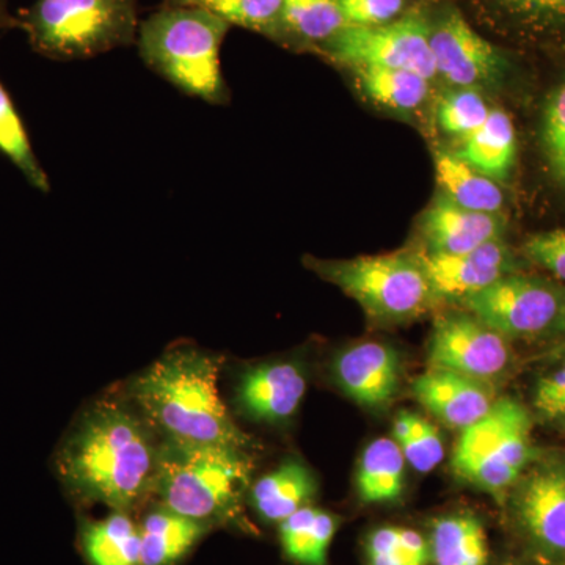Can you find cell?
Instances as JSON below:
<instances>
[{
  "label": "cell",
  "mask_w": 565,
  "mask_h": 565,
  "mask_svg": "<svg viewBox=\"0 0 565 565\" xmlns=\"http://www.w3.org/2000/svg\"><path fill=\"white\" fill-rule=\"evenodd\" d=\"M542 145L550 169L565 185V84L552 93L542 117Z\"/></svg>",
  "instance_id": "34"
},
{
  "label": "cell",
  "mask_w": 565,
  "mask_h": 565,
  "mask_svg": "<svg viewBox=\"0 0 565 565\" xmlns=\"http://www.w3.org/2000/svg\"><path fill=\"white\" fill-rule=\"evenodd\" d=\"M516 13L535 18H565V0H500Z\"/></svg>",
  "instance_id": "37"
},
{
  "label": "cell",
  "mask_w": 565,
  "mask_h": 565,
  "mask_svg": "<svg viewBox=\"0 0 565 565\" xmlns=\"http://www.w3.org/2000/svg\"><path fill=\"white\" fill-rule=\"evenodd\" d=\"M166 3L196 7L211 11L230 25H239L270 39H281L282 0H166Z\"/></svg>",
  "instance_id": "29"
},
{
  "label": "cell",
  "mask_w": 565,
  "mask_h": 565,
  "mask_svg": "<svg viewBox=\"0 0 565 565\" xmlns=\"http://www.w3.org/2000/svg\"><path fill=\"white\" fill-rule=\"evenodd\" d=\"M455 152L486 177L497 182L508 180L516 156L514 122L503 109H492L484 125Z\"/></svg>",
  "instance_id": "22"
},
{
  "label": "cell",
  "mask_w": 565,
  "mask_h": 565,
  "mask_svg": "<svg viewBox=\"0 0 565 565\" xmlns=\"http://www.w3.org/2000/svg\"><path fill=\"white\" fill-rule=\"evenodd\" d=\"M332 371L341 392L370 408L392 404L403 379L399 353L377 341L349 345L333 360Z\"/></svg>",
  "instance_id": "15"
},
{
  "label": "cell",
  "mask_w": 565,
  "mask_h": 565,
  "mask_svg": "<svg viewBox=\"0 0 565 565\" xmlns=\"http://www.w3.org/2000/svg\"><path fill=\"white\" fill-rule=\"evenodd\" d=\"M555 356H565V340H561L557 344Z\"/></svg>",
  "instance_id": "40"
},
{
  "label": "cell",
  "mask_w": 565,
  "mask_h": 565,
  "mask_svg": "<svg viewBox=\"0 0 565 565\" xmlns=\"http://www.w3.org/2000/svg\"><path fill=\"white\" fill-rule=\"evenodd\" d=\"M18 28V18L11 14L9 0H0V33Z\"/></svg>",
  "instance_id": "38"
},
{
  "label": "cell",
  "mask_w": 565,
  "mask_h": 565,
  "mask_svg": "<svg viewBox=\"0 0 565 565\" xmlns=\"http://www.w3.org/2000/svg\"><path fill=\"white\" fill-rule=\"evenodd\" d=\"M462 303L468 313L511 341L557 337L565 319V288L519 273L504 275Z\"/></svg>",
  "instance_id": "9"
},
{
  "label": "cell",
  "mask_w": 565,
  "mask_h": 565,
  "mask_svg": "<svg viewBox=\"0 0 565 565\" xmlns=\"http://www.w3.org/2000/svg\"><path fill=\"white\" fill-rule=\"evenodd\" d=\"M316 493L318 484L310 468L300 460L288 459L253 482L248 500L264 522L280 525L282 520L311 505Z\"/></svg>",
  "instance_id": "19"
},
{
  "label": "cell",
  "mask_w": 565,
  "mask_h": 565,
  "mask_svg": "<svg viewBox=\"0 0 565 565\" xmlns=\"http://www.w3.org/2000/svg\"><path fill=\"white\" fill-rule=\"evenodd\" d=\"M222 356L193 345L162 353L128 386V399L159 438L252 448L218 393Z\"/></svg>",
  "instance_id": "2"
},
{
  "label": "cell",
  "mask_w": 565,
  "mask_h": 565,
  "mask_svg": "<svg viewBox=\"0 0 565 565\" xmlns=\"http://www.w3.org/2000/svg\"><path fill=\"white\" fill-rule=\"evenodd\" d=\"M0 154L6 156L20 170L33 189L43 193L51 192L50 177L33 151L24 121L2 81H0Z\"/></svg>",
  "instance_id": "28"
},
{
  "label": "cell",
  "mask_w": 565,
  "mask_h": 565,
  "mask_svg": "<svg viewBox=\"0 0 565 565\" xmlns=\"http://www.w3.org/2000/svg\"><path fill=\"white\" fill-rule=\"evenodd\" d=\"M534 418L514 397H498L482 418L460 430L451 467L467 484L505 501L537 456Z\"/></svg>",
  "instance_id": "7"
},
{
  "label": "cell",
  "mask_w": 565,
  "mask_h": 565,
  "mask_svg": "<svg viewBox=\"0 0 565 565\" xmlns=\"http://www.w3.org/2000/svg\"><path fill=\"white\" fill-rule=\"evenodd\" d=\"M557 338H559V340H565V319L563 327H561L559 333H557Z\"/></svg>",
  "instance_id": "41"
},
{
  "label": "cell",
  "mask_w": 565,
  "mask_h": 565,
  "mask_svg": "<svg viewBox=\"0 0 565 565\" xmlns=\"http://www.w3.org/2000/svg\"><path fill=\"white\" fill-rule=\"evenodd\" d=\"M367 99L394 111L419 109L430 96V81L408 70L362 66L353 68Z\"/></svg>",
  "instance_id": "27"
},
{
  "label": "cell",
  "mask_w": 565,
  "mask_h": 565,
  "mask_svg": "<svg viewBox=\"0 0 565 565\" xmlns=\"http://www.w3.org/2000/svg\"><path fill=\"white\" fill-rule=\"evenodd\" d=\"M405 462L393 438H377L366 446L356 468L355 487L363 504H388L405 489Z\"/></svg>",
  "instance_id": "24"
},
{
  "label": "cell",
  "mask_w": 565,
  "mask_h": 565,
  "mask_svg": "<svg viewBox=\"0 0 565 565\" xmlns=\"http://www.w3.org/2000/svg\"><path fill=\"white\" fill-rule=\"evenodd\" d=\"M159 441L131 401L106 397L77 416L52 465L76 503L134 514L150 498Z\"/></svg>",
  "instance_id": "1"
},
{
  "label": "cell",
  "mask_w": 565,
  "mask_h": 565,
  "mask_svg": "<svg viewBox=\"0 0 565 565\" xmlns=\"http://www.w3.org/2000/svg\"><path fill=\"white\" fill-rule=\"evenodd\" d=\"M523 253L535 266L565 282V228L533 234L523 244Z\"/></svg>",
  "instance_id": "35"
},
{
  "label": "cell",
  "mask_w": 565,
  "mask_h": 565,
  "mask_svg": "<svg viewBox=\"0 0 565 565\" xmlns=\"http://www.w3.org/2000/svg\"><path fill=\"white\" fill-rule=\"evenodd\" d=\"M252 473L248 448L161 438L150 498L214 530L255 533L244 511Z\"/></svg>",
  "instance_id": "3"
},
{
  "label": "cell",
  "mask_w": 565,
  "mask_h": 565,
  "mask_svg": "<svg viewBox=\"0 0 565 565\" xmlns=\"http://www.w3.org/2000/svg\"><path fill=\"white\" fill-rule=\"evenodd\" d=\"M429 41L437 76L457 88L479 90L503 76L501 51L479 35L456 7H448L429 22Z\"/></svg>",
  "instance_id": "12"
},
{
  "label": "cell",
  "mask_w": 565,
  "mask_h": 565,
  "mask_svg": "<svg viewBox=\"0 0 565 565\" xmlns=\"http://www.w3.org/2000/svg\"><path fill=\"white\" fill-rule=\"evenodd\" d=\"M307 393V373L300 363L277 360L255 364L241 374L234 404L252 422L282 424L299 411Z\"/></svg>",
  "instance_id": "13"
},
{
  "label": "cell",
  "mask_w": 565,
  "mask_h": 565,
  "mask_svg": "<svg viewBox=\"0 0 565 565\" xmlns=\"http://www.w3.org/2000/svg\"><path fill=\"white\" fill-rule=\"evenodd\" d=\"M503 565H539L533 563V561L526 559V557L519 556L514 557V559L505 561Z\"/></svg>",
  "instance_id": "39"
},
{
  "label": "cell",
  "mask_w": 565,
  "mask_h": 565,
  "mask_svg": "<svg viewBox=\"0 0 565 565\" xmlns=\"http://www.w3.org/2000/svg\"><path fill=\"white\" fill-rule=\"evenodd\" d=\"M364 550L367 565H430L429 539L411 527H377Z\"/></svg>",
  "instance_id": "31"
},
{
  "label": "cell",
  "mask_w": 565,
  "mask_h": 565,
  "mask_svg": "<svg viewBox=\"0 0 565 565\" xmlns=\"http://www.w3.org/2000/svg\"><path fill=\"white\" fill-rule=\"evenodd\" d=\"M393 440L399 446L405 462L419 473H429L445 457L440 430L415 412L403 411L393 423Z\"/></svg>",
  "instance_id": "30"
},
{
  "label": "cell",
  "mask_w": 565,
  "mask_h": 565,
  "mask_svg": "<svg viewBox=\"0 0 565 565\" xmlns=\"http://www.w3.org/2000/svg\"><path fill=\"white\" fill-rule=\"evenodd\" d=\"M232 25L196 7L166 6L141 21L137 50L145 65L177 90L211 106L230 102L221 50Z\"/></svg>",
  "instance_id": "4"
},
{
  "label": "cell",
  "mask_w": 565,
  "mask_h": 565,
  "mask_svg": "<svg viewBox=\"0 0 565 565\" xmlns=\"http://www.w3.org/2000/svg\"><path fill=\"white\" fill-rule=\"evenodd\" d=\"M512 341L490 329L476 316L448 313L434 323L429 341V366L497 384L514 366Z\"/></svg>",
  "instance_id": "11"
},
{
  "label": "cell",
  "mask_w": 565,
  "mask_h": 565,
  "mask_svg": "<svg viewBox=\"0 0 565 565\" xmlns=\"http://www.w3.org/2000/svg\"><path fill=\"white\" fill-rule=\"evenodd\" d=\"M434 167L441 193L452 202L467 210L501 214L504 193L492 178L478 172L452 151H435Z\"/></svg>",
  "instance_id": "23"
},
{
  "label": "cell",
  "mask_w": 565,
  "mask_h": 565,
  "mask_svg": "<svg viewBox=\"0 0 565 565\" xmlns=\"http://www.w3.org/2000/svg\"><path fill=\"white\" fill-rule=\"evenodd\" d=\"M344 28L340 0H282L280 40L326 46Z\"/></svg>",
  "instance_id": "26"
},
{
  "label": "cell",
  "mask_w": 565,
  "mask_h": 565,
  "mask_svg": "<svg viewBox=\"0 0 565 565\" xmlns=\"http://www.w3.org/2000/svg\"><path fill=\"white\" fill-rule=\"evenodd\" d=\"M522 556L565 565V455L539 451L504 501Z\"/></svg>",
  "instance_id": "8"
},
{
  "label": "cell",
  "mask_w": 565,
  "mask_h": 565,
  "mask_svg": "<svg viewBox=\"0 0 565 565\" xmlns=\"http://www.w3.org/2000/svg\"><path fill=\"white\" fill-rule=\"evenodd\" d=\"M303 264L348 294L367 318L385 326L415 321L440 302L427 277L422 253L399 250L351 259L307 256Z\"/></svg>",
  "instance_id": "6"
},
{
  "label": "cell",
  "mask_w": 565,
  "mask_h": 565,
  "mask_svg": "<svg viewBox=\"0 0 565 565\" xmlns=\"http://www.w3.org/2000/svg\"><path fill=\"white\" fill-rule=\"evenodd\" d=\"M79 546L88 565H141L140 526L131 512L82 520Z\"/></svg>",
  "instance_id": "20"
},
{
  "label": "cell",
  "mask_w": 565,
  "mask_h": 565,
  "mask_svg": "<svg viewBox=\"0 0 565 565\" xmlns=\"http://www.w3.org/2000/svg\"><path fill=\"white\" fill-rule=\"evenodd\" d=\"M492 107L481 92L475 88H452L446 92L437 107V122L441 131L465 140L478 131L489 118Z\"/></svg>",
  "instance_id": "32"
},
{
  "label": "cell",
  "mask_w": 565,
  "mask_h": 565,
  "mask_svg": "<svg viewBox=\"0 0 565 565\" xmlns=\"http://www.w3.org/2000/svg\"><path fill=\"white\" fill-rule=\"evenodd\" d=\"M505 221L501 214L467 210L438 193L424 211L419 233L429 255H456L503 239Z\"/></svg>",
  "instance_id": "17"
},
{
  "label": "cell",
  "mask_w": 565,
  "mask_h": 565,
  "mask_svg": "<svg viewBox=\"0 0 565 565\" xmlns=\"http://www.w3.org/2000/svg\"><path fill=\"white\" fill-rule=\"evenodd\" d=\"M531 415L565 433V356H556L553 366L535 381Z\"/></svg>",
  "instance_id": "33"
},
{
  "label": "cell",
  "mask_w": 565,
  "mask_h": 565,
  "mask_svg": "<svg viewBox=\"0 0 565 565\" xmlns=\"http://www.w3.org/2000/svg\"><path fill=\"white\" fill-rule=\"evenodd\" d=\"M412 392L438 422L457 430L482 418L500 397L492 384L430 366L416 377Z\"/></svg>",
  "instance_id": "16"
},
{
  "label": "cell",
  "mask_w": 565,
  "mask_h": 565,
  "mask_svg": "<svg viewBox=\"0 0 565 565\" xmlns=\"http://www.w3.org/2000/svg\"><path fill=\"white\" fill-rule=\"evenodd\" d=\"M278 527L282 552L289 559L300 565H327L338 530L337 516L307 505L282 520Z\"/></svg>",
  "instance_id": "25"
},
{
  "label": "cell",
  "mask_w": 565,
  "mask_h": 565,
  "mask_svg": "<svg viewBox=\"0 0 565 565\" xmlns=\"http://www.w3.org/2000/svg\"><path fill=\"white\" fill-rule=\"evenodd\" d=\"M333 61L362 68L408 70L426 79L437 77L429 41V22L411 13L377 28H344L326 44Z\"/></svg>",
  "instance_id": "10"
},
{
  "label": "cell",
  "mask_w": 565,
  "mask_h": 565,
  "mask_svg": "<svg viewBox=\"0 0 565 565\" xmlns=\"http://www.w3.org/2000/svg\"><path fill=\"white\" fill-rule=\"evenodd\" d=\"M405 0H340L345 28H377L397 20Z\"/></svg>",
  "instance_id": "36"
},
{
  "label": "cell",
  "mask_w": 565,
  "mask_h": 565,
  "mask_svg": "<svg viewBox=\"0 0 565 565\" xmlns=\"http://www.w3.org/2000/svg\"><path fill=\"white\" fill-rule=\"evenodd\" d=\"M427 539L433 565H489L486 526L471 512L438 516Z\"/></svg>",
  "instance_id": "21"
},
{
  "label": "cell",
  "mask_w": 565,
  "mask_h": 565,
  "mask_svg": "<svg viewBox=\"0 0 565 565\" xmlns=\"http://www.w3.org/2000/svg\"><path fill=\"white\" fill-rule=\"evenodd\" d=\"M422 255L438 300L463 302L504 275L516 273L514 256L503 239L456 255Z\"/></svg>",
  "instance_id": "14"
},
{
  "label": "cell",
  "mask_w": 565,
  "mask_h": 565,
  "mask_svg": "<svg viewBox=\"0 0 565 565\" xmlns=\"http://www.w3.org/2000/svg\"><path fill=\"white\" fill-rule=\"evenodd\" d=\"M139 0H35L18 18L36 54L87 61L136 44Z\"/></svg>",
  "instance_id": "5"
},
{
  "label": "cell",
  "mask_w": 565,
  "mask_h": 565,
  "mask_svg": "<svg viewBox=\"0 0 565 565\" xmlns=\"http://www.w3.org/2000/svg\"><path fill=\"white\" fill-rule=\"evenodd\" d=\"M139 526L141 565H178L214 530L158 503L143 515Z\"/></svg>",
  "instance_id": "18"
}]
</instances>
